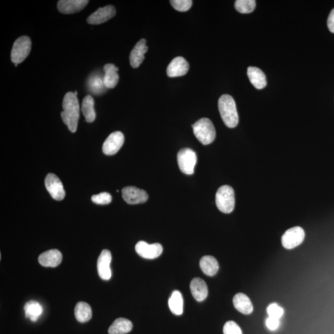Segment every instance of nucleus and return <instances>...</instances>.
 <instances>
[{"label": "nucleus", "mask_w": 334, "mask_h": 334, "mask_svg": "<svg viewBox=\"0 0 334 334\" xmlns=\"http://www.w3.org/2000/svg\"><path fill=\"white\" fill-rule=\"evenodd\" d=\"M62 119L71 132L75 133L78 128L80 115L79 104L77 96L74 93H68L63 101Z\"/></svg>", "instance_id": "f257e3e1"}, {"label": "nucleus", "mask_w": 334, "mask_h": 334, "mask_svg": "<svg viewBox=\"0 0 334 334\" xmlns=\"http://www.w3.org/2000/svg\"><path fill=\"white\" fill-rule=\"evenodd\" d=\"M219 110L223 122L227 127L233 128L238 124V114L235 101L232 96L223 95L218 103Z\"/></svg>", "instance_id": "f03ea898"}, {"label": "nucleus", "mask_w": 334, "mask_h": 334, "mask_svg": "<svg viewBox=\"0 0 334 334\" xmlns=\"http://www.w3.org/2000/svg\"><path fill=\"white\" fill-rule=\"evenodd\" d=\"M196 138L203 145H209L216 139V131L212 122L209 118L199 119L192 125Z\"/></svg>", "instance_id": "7ed1b4c3"}, {"label": "nucleus", "mask_w": 334, "mask_h": 334, "mask_svg": "<svg viewBox=\"0 0 334 334\" xmlns=\"http://www.w3.org/2000/svg\"><path fill=\"white\" fill-rule=\"evenodd\" d=\"M216 203L222 212L229 214L233 212L235 205V193L233 188L228 185L220 187L216 193Z\"/></svg>", "instance_id": "20e7f679"}, {"label": "nucleus", "mask_w": 334, "mask_h": 334, "mask_svg": "<svg viewBox=\"0 0 334 334\" xmlns=\"http://www.w3.org/2000/svg\"><path fill=\"white\" fill-rule=\"evenodd\" d=\"M32 43L27 36L20 37L14 43L11 50V58L15 65L24 61L31 52Z\"/></svg>", "instance_id": "39448f33"}, {"label": "nucleus", "mask_w": 334, "mask_h": 334, "mask_svg": "<svg viewBox=\"0 0 334 334\" xmlns=\"http://www.w3.org/2000/svg\"><path fill=\"white\" fill-rule=\"evenodd\" d=\"M177 161L179 169L186 175H193L197 163V156L195 152L191 148H182L177 156Z\"/></svg>", "instance_id": "423d86ee"}, {"label": "nucleus", "mask_w": 334, "mask_h": 334, "mask_svg": "<svg viewBox=\"0 0 334 334\" xmlns=\"http://www.w3.org/2000/svg\"><path fill=\"white\" fill-rule=\"evenodd\" d=\"M305 237V231L301 227L291 228L282 236V244L286 249L292 250L300 245L304 241Z\"/></svg>", "instance_id": "0eeeda50"}, {"label": "nucleus", "mask_w": 334, "mask_h": 334, "mask_svg": "<svg viewBox=\"0 0 334 334\" xmlns=\"http://www.w3.org/2000/svg\"><path fill=\"white\" fill-rule=\"evenodd\" d=\"M45 185L48 193L56 201H62L65 197V191L62 183L55 174L49 173L45 179Z\"/></svg>", "instance_id": "6e6552de"}, {"label": "nucleus", "mask_w": 334, "mask_h": 334, "mask_svg": "<svg viewBox=\"0 0 334 334\" xmlns=\"http://www.w3.org/2000/svg\"><path fill=\"white\" fill-rule=\"evenodd\" d=\"M125 141L124 134L115 131L108 137L103 144L102 150L105 155H115L120 149Z\"/></svg>", "instance_id": "1a4fd4ad"}, {"label": "nucleus", "mask_w": 334, "mask_h": 334, "mask_svg": "<svg viewBox=\"0 0 334 334\" xmlns=\"http://www.w3.org/2000/svg\"><path fill=\"white\" fill-rule=\"evenodd\" d=\"M135 250L138 255L144 259H154L162 255L163 247L161 244H148L140 241L136 245Z\"/></svg>", "instance_id": "9d476101"}, {"label": "nucleus", "mask_w": 334, "mask_h": 334, "mask_svg": "<svg viewBox=\"0 0 334 334\" xmlns=\"http://www.w3.org/2000/svg\"><path fill=\"white\" fill-rule=\"evenodd\" d=\"M123 198L129 204L144 203L148 199V195L143 190L135 187H127L122 190Z\"/></svg>", "instance_id": "9b49d317"}, {"label": "nucleus", "mask_w": 334, "mask_h": 334, "mask_svg": "<svg viewBox=\"0 0 334 334\" xmlns=\"http://www.w3.org/2000/svg\"><path fill=\"white\" fill-rule=\"evenodd\" d=\"M116 14L115 8L113 6L108 5L100 8L88 17L87 22L89 24L98 25L107 22L112 18Z\"/></svg>", "instance_id": "f8f14e48"}, {"label": "nucleus", "mask_w": 334, "mask_h": 334, "mask_svg": "<svg viewBox=\"0 0 334 334\" xmlns=\"http://www.w3.org/2000/svg\"><path fill=\"white\" fill-rule=\"evenodd\" d=\"M112 259L110 251L108 250H103L100 255L98 261V270L100 278L104 281H108L111 279V270L110 264Z\"/></svg>", "instance_id": "ddd939ff"}, {"label": "nucleus", "mask_w": 334, "mask_h": 334, "mask_svg": "<svg viewBox=\"0 0 334 334\" xmlns=\"http://www.w3.org/2000/svg\"><path fill=\"white\" fill-rule=\"evenodd\" d=\"M190 65L184 57L178 56L168 66L167 74L170 78L183 76L187 74Z\"/></svg>", "instance_id": "4468645a"}, {"label": "nucleus", "mask_w": 334, "mask_h": 334, "mask_svg": "<svg viewBox=\"0 0 334 334\" xmlns=\"http://www.w3.org/2000/svg\"><path fill=\"white\" fill-rule=\"evenodd\" d=\"M147 50L146 41L145 39L140 40L131 51L130 60L131 67L137 68L142 64Z\"/></svg>", "instance_id": "2eb2a0df"}, {"label": "nucleus", "mask_w": 334, "mask_h": 334, "mask_svg": "<svg viewBox=\"0 0 334 334\" xmlns=\"http://www.w3.org/2000/svg\"><path fill=\"white\" fill-rule=\"evenodd\" d=\"M88 2L86 0H60L57 6L62 13L70 14L82 11Z\"/></svg>", "instance_id": "dca6fc26"}, {"label": "nucleus", "mask_w": 334, "mask_h": 334, "mask_svg": "<svg viewBox=\"0 0 334 334\" xmlns=\"http://www.w3.org/2000/svg\"><path fill=\"white\" fill-rule=\"evenodd\" d=\"M62 254L58 250L45 251L39 257L40 264L44 267H55L58 266L62 261Z\"/></svg>", "instance_id": "f3484780"}, {"label": "nucleus", "mask_w": 334, "mask_h": 334, "mask_svg": "<svg viewBox=\"0 0 334 334\" xmlns=\"http://www.w3.org/2000/svg\"><path fill=\"white\" fill-rule=\"evenodd\" d=\"M190 290L194 298L199 302L203 301L208 295V288L204 280L195 278L190 284Z\"/></svg>", "instance_id": "a211bd4d"}, {"label": "nucleus", "mask_w": 334, "mask_h": 334, "mask_svg": "<svg viewBox=\"0 0 334 334\" xmlns=\"http://www.w3.org/2000/svg\"><path fill=\"white\" fill-rule=\"evenodd\" d=\"M234 307L237 310L244 315H250L253 311V305L249 297L244 293H237L233 297Z\"/></svg>", "instance_id": "6ab92c4d"}, {"label": "nucleus", "mask_w": 334, "mask_h": 334, "mask_svg": "<svg viewBox=\"0 0 334 334\" xmlns=\"http://www.w3.org/2000/svg\"><path fill=\"white\" fill-rule=\"evenodd\" d=\"M87 87L94 95L99 96L105 93L107 88L104 84V75L98 73L92 74L88 79Z\"/></svg>", "instance_id": "aec40b11"}, {"label": "nucleus", "mask_w": 334, "mask_h": 334, "mask_svg": "<svg viewBox=\"0 0 334 334\" xmlns=\"http://www.w3.org/2000/svg\"><path fill=\"white\" fill-rule=\"evenodd\" d=\"M104 82L107 88H113L118 84L119 75L118 68L113 64H107L104 67Z\"/></svg>", "instance_id": "412c9836"}, {"label": "nucleus", "mask_w": 334, "mask_h": 334, "mask_svg": "<svg viewBox=\"0 0 334 334\" xmlns=\"http://www.w3.org/2000/svg\"><path fill=\"white\" fill-rule=\"evenodd\" d=\"M247 74L251 84L257 89H262L267 85L265 74L257 67H250L248 68Z\"/></svg>", "instance_id": "4be33fe9"}, {"label": "nucleus", "mask_w": 334, "mask_h": 334, "mask_svg": "<svg viewBox=\"0 0 334 334\" xmlns=\"http://www.w3.org/2000/svg\"><path fill=\"white\" fill-rule=\"evenodd\" d=\"M200 267L205 275L212 277L219 269L218 260L212 256H205L200 260Z\"/></svg>", "instance_id": "5701e85b"}, {"label": "nucleus", "mask_w": 334, "mask_h": 334, "mask_svg": "<svg viewBox=\"0 0 334 334\" xmlns=\"http://www.w3.org/2000/svg\"><path fill=\"white\" fill-rule=\"evenodd\" d=\"M133 329V324L130 320L125 318L116 319L108 329L109 334H126Z\"/></svg>", "instance_id": "b1692460"}, {"label": "nucleus", "mask_w": 334, "mask_h": 334, "mask_svg": "<svg viewBox=\"0 0 334 334\" xmlns=\"http://www.w3.org/2000/svg\"><path fill=\"white\" fill-rule=\"evenodd\" d=\"M168 307L174 315H182L184 312V298L180 292L178 290L173 291L168 299Z\"/></svg>", "instance_id": "393cba45"}, {"label": "nucleus", "mask_w": 334, "mask_h": 334, "mask_svg": "<svg viewBox=\"0 0 334 334\" xmlns=\"http://www.w3.org/2000/svg\"><path fill=\"white\" fill-rule=\"evenodd\" d=\"M74 315H75L77 321L84 323V322L90 321L92 318V309L87 302H79L77 303L75 310H74Z\"/></svg>", "instance_id": "a878e982"}, {"label": "nucleus", "mask_w": 334, "mask_h": 334, "mask_svg": "<svg viewBox=\"0 0 334 334\" xmlns=\"http://www.w3.org/2000/svg\"><path fill=\"white\" fill-rule=\"evenodd\" d=\"M25 315L31 321L36 322L42 315L43 308L39 302L29 301L24 305Z\"/></svg>", "instance_id": "bb28decb"}, {"label": "nucleus", "mask_w": 334, "mask_h": 334, "mask_svg": "<svg viewBox=\"0 0 334 334\" xmlns=\"http://www.w3.org/2000/svg\"><path fill=\"white\" fill-rule=\"evenodd\" d=\"M82 111L85 117V121L92 123L96 118V113L94 109V101L92 96H85L82 101Z\"/></svg>", "instance_id": "cd10ccee"}, {"label": "nucleus", "mask_w": 334, "mask_h": 334, "mask_svg": "<svg viewBox=\"0 0 334 334\" xmlns=\"http://www.w3.org/2000/svg\"><path fill=\"white\" fill-rule=\"evenodd\" d=\"M256 2L255 0H237L235 2V9L239 13L248 14L255 10Z\"/></svg>", "instance_id": "c85d7f7f"}, {"label": "nucleus", "mask_w": 334, "mask_h": 334, "mask_svg": "<svg viewBox=\"0 0 334 334\" xmlns=\"http://www.w3.org/2000/svg\"><path fill=\"white\" fill-rule=\"evenodd\" d=\"M170 4L172 5L174 9L180 11V12H185L190 9L193 5V1H191V0H172V1H170Z\"/></svg>", "instance_id": "c756f323"}, {"label": "nucleus", "mask_w": 334, "mask_h": 334, "mask_svg": "<svg viewBox=\"0 0 334 334\" xmlns=\"http://www.w3.org/2000/svg\"><path fill=\"white\" fill-rule=\"evenodd\" d=\"M268 316L272 318L281 319L284 314V310L276 302H273L267 308Z\"/></svg>", "instance_id": "7c9ffc66"}, {"label": "nucleus", "mask_w": 334, "mask_h": 334, "mask_svg": "<svg viewBox=\"0 0 334 334\" xmlns=\"http://www.w3.org/2000/svg\"><path fill=\"white\" fill-rule=\"evenodd\" d=\"M94 203L100 205H106L110 204L112 200L110 193L104 192L99 194V195H93L91 198Z\"/></svg>", "instance_id": "2f4dec72"}, {"label": "nucleus", "mask_w": 334, "mask_h": 334, "mask_svg": "<svg viewBox=\"0 0 334 334\" xmlns=\"http://www.w3.org/2000/svg\"><path fill=\"white\" fill-rule=\"evenodd\" d=\"M224 334H242L240 327L233 321H229L225 324L223 328Z\"/></svg>", "instance_id": "473e14b6"}, {"label": "nucleus", "mask_w": 334, "mask_h": 334, "mask_svg": "<svg viewBox=\"0 0 334 334\" xmlns=\"http://www.w3.org/2000/svg\"><path fill=\"white\" fill-rule=\"evenodd\" d=\"M265 325L270 330H276L279 327L280 319L269 316L265 320Z\"/></svg>", "instance_id": "72a5a7b5"}, {"label": "nucleus", "mask_w": 334, "mask_h": 334, "mask_svg": "<svg viewBox=\"0 0 334 334\" xmlns=\"http://www.w3.org/2000/svg\"><path fill=\"white\" fill-rule=\"evenodd\" d=\"M327 26L331 33L334 34V8L331 11L327 19Z\"/></svg>", "instance_id": "f704fd0d"}, {"label": "nucleus", "mask_w": 334, "mask_h": 334, "mask_svg": "<svg viewBox=\"0 0 334 334\" xmlns=\"http://www.w3.org/2000/svg\"><path fill=\"white\" fill-rule=\"evenodd\" d=\"M74 94H75L76 96L78 95V92L77 91H75V92L74 93Z\"/></svg>", "instance_id": "c9c22d12"}]
</instances>
